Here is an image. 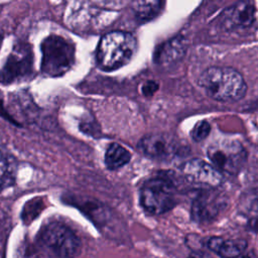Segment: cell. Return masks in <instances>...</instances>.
Masks as SVG:
<instances>
[{"instance_id":"18","label":"cell","mask_w":258,"mask_h":258,"mask_svg":"<svg viewBox=\"0 0 258 258\" xmlns=\"http://www.w3.org/2000/svg\"><path fill=\"white\" fill-rule=\"evenodd\" d=\"M211 126L207 121H201L195 125L192 128L190 135L195 141H202L204 140L210 133Z\"/></svg>"},{"instance_id":"2","label":"cell","mask_w":258,"mask_h":258,"mask_svg":"<svg viewBox=\"0 0 258 258\" xmlns=\"http://www.w3.org/2000/svg\"><path fill=\"white\" fill-rule=\"evenodd\" d=\"M137 47L135 37L125 31H112L105 34L97 48V61L104 71H113L128 63Z\"/></svg>"},{"instance_id":"8","label":"cell","mask_w":258,"mask_h":258,"mask_svg":"<svg viewBox=\"0 0 258 258\" xmlns=\"http://www.w3.org/2000/svg\"><path fill=\"white\" fill-rule=\"evenodd\" d=\"M181 172L184 177L192 184L214 187L222 182V174L213 164H210L202 159L194 158L186 161Z\"/></svg>"},{"instance_id":"14","label":"cell","mask_w":258,"mask_h":258,"mask_svg":"<svg viewBox=\"0 0 258 258\" xmlns=\"http://www.w3.org/2000/svg\"><path fill=\"white\" fill-rule=\"evenodd\" d=\"M130 152L118 143L110 144L105 153V164L111 170L124 166L130 161Z\"/></svg>"},{"instance_id":"7","label":"cell","mask_w":258,"mask_h":258,"mask_svg":"<svg viewBox=\"0 0 258 258\" xmlns=\"http://www.w3.org/2000/svg\"><path fill=\"white\" fill-rule=\"evenodd\" d=\"M32 73V53L26 44H19L7 58L5 64L0 69V83L7 85L23 81Z\"/></svg>"},{"instance_id":"19","label":"cell","mask_w":258,"mask_h":258,"mask_svg":"<svg viewBox=\"0 0 258 258\" xmlns=\"http://www.w3.org/2000/svg\"><path fill=\"white\" fill-rule=\"evenodd\" d=\"M158 88V85L155 82H147L146 84H144V86L142 87V92L144 95L146 96H151Z\"/></svg>"},{"instance_id":"16","label":"cell","mask_w":258,"mask_h":258,"mask_svg":"<svg viewBox=\"0 0 258 258\" xmlns=\"http://www.w3.org/2000/svg\"><path fill=\"white\" fill-rule=\"evenodd\" d=\"M161 0H131V6L135 14L141 19H151L160 7Z\"/></svg>"},{"instance_id":"15","label":"cell","mask_w":258,"mask_h":258,"mask_svg":"<svg viewBox=\"0 0 258 258\" xmlns=\"http://www.w3.org/2000/svg\"><path fill=\"white\" fill-rule=\"evenodd\" d=\"M184 52V43L182 38H174L170 41L164 43V45L159 48L157 53V60L162 63L174 62L179 59Z\"/></svg>"},{"instance_id":"13","label":"cell","mask_w":258,"mask_h":258,"mask_svg":"<svg viewBox=\"0 0 258 258\" xmlns=\"http://www.w3.org/2000/svg\"><path fill=\"white\" fill-rule=\"evenodd\" d=\"M16 177V162L14 158L0 149V191L12 186Z\"/></svg>"},{"instance_id":"9","label":"cell","mask_w":258,"mask_h":258,"mask_svg":"<svg viewBox=\"0 0 258 258\" xmlns=\"http://www.w3.org/2000/svg\"><path fill=\"white\" fill-rule=\"evenodd\" d=\"M139 148L149 157L165 160L179 154L180 145L172 137L166 134H149L139 142Z\"/></svg>"},{"instance_id":"4","label":"cell","mask_w":258,"mask_h":258,"mask_svg":"<svg viewBox=\"0 0 258 258\" xmlns=\"http://www.w3.org/2000/svg\"><path fill=\"white\" fill-rule=\"evenodd\" d=\"M40 250L47 256L72 257L80 248V240L66 225L51 222L41 228L37 236Z\"/></svg>"},{"instance_id":"10","label":"cell","mask_w":258,"mask_h":258,"mask_svg":"<svg viewBox=\"0 0 258 258\" xmlns=\"http://www.w3.org/2000/svg\"><path fill=\"white\" fill-rule=\"evenodd\" d=\"M226 200L221 192L205 190L200 194L191 206V218L197 222H208L215 219L225 208Z\"/></svg>"},{"instance_id":"5","label":"cell","mask_w":258,"mask_h":258,"mask_svg":"<svg viewBox=\"0 0 258 258\" xmlns=\"http://www.w3.org/2000/svg\"><path fill=\"white\" fill-rule=\"evenodd\" d=\"M212 164L222 172L237 174L247 160V152L243 145L235 139H221L213 142L207 149Z\"/></svg>"},{"instance_id":"1","label":"cell","mask_w":258,"mask_h":258,"mask_svg":"<svg viewBox=\"0 0 258 258\" xmlns=\"http://www.w3.org/2000/svg\"><path fill=\"white\" fill-rule=\"evenodd\" d=\"M199 86L212 99L220 102H237L247 91L242 75L233 68L211 67L199 78Z\"/></svg>"},{"instance_id":"12","label":"cell","mask_w":258,"mask_h":258,"mask_svg":"<svg viewBox=\"0 0 258 258\" xmlns=\"http://www.w3.org/2000/svg\"><path fill=\"white\" fill-rule=\"evenodd\" d=\"M208 248L222 257H235L242 254L247 248V241L243 239L225 240L219 237H212L208 240Z\"/></svg>"},{"instance_id":"3","label":"cell","mask_w":258,"mask_h":258,"mask_svg":"<svg viewBox=\"0 0 258 258\" xmlns=\"http://www.w3.org/2000/svg\"><path fill=\"white\" fill-rule=\"evenodd\" d=\"M75 60L72 42L59 35H49L41 43V73L46 77L64 75Z\"/></svg>"},{"instance_id":"17","label":"cell","mask_w":258,"mask_h":258,"mask_svg":"<svg viewBox=\"0 0 258 258\" xmlns=\"http://www.w3.org/2000/svg\"><path fill=\"white\" fill-rule=\"evenodd\" d=\"M240 210L250 218H258V188L251 189L242 196Z\"/></svg>"},{"instance_id":"6","label":"cell","mask_w":258,"mask_h":258,"mask_svg":"<svg viewBox=\"0 0 258 258\" xmlns=\"http://www.w3.org/2000/svg\"><path fill=\"white\" fill-rule=\"evenodd\" d=\"M140 201L142 207L150 214H163L176 204L175 188L164 177L151 178L142 185Z\"/></svg>"},{"instance_id":"11","label":"cell","mask_w":258,"mask_h":258,"mask_svg":"<svg viewBox=\"0 0 258 258\" xmlns=\"http://www.w3.org/2000/svg\"><path fill=\"white\" fill-rule=\"evenodd\" d=\"M255 18V6L250 1H240L224 11L223 20L227 27H247Z\"/></svg>"}]
</instances>
